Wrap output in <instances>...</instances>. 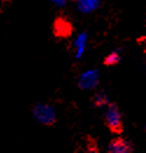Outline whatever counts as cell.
Returning <instances> with one entry per match:
<instances>
[{"mask_svg":"<svg viewBox=\"0 0 146 153\" xmlns=\"http://www.w3.org/2000/svg\"><path fill=\"white\" fill-rule=\"evenodd\" d=\"M104 125L111 133L115 134H120L124 131V124H123V118H122V112L117 103H109L107 109H106L104 117Z\"/></svg>","mask_w":146,"mask_h":153,"instance_id":"1","label":"cell"},{"mask_svg":"<svg viewBox=\"0 0 146 153\" xmlns=\"http://www.w3.org/2000/svg\"><path fill=\"white\" fill-rule=\"evenodd\" d=\"M52 29H53V34L55 38L64 40V39H69L73 35L75 27L67 16L60 14V15H56Z\"/></svg>","mask_w":146,"mask_h":153,"instance_id":"2","label":"cell"},{"mask_svg":"<svg viewBox=\"0 0 146 153\" xmlns=\"http://www.w3.org/2000/svg\"><path fill=\"white\" fill-rule=\"evenodd\" d=\"M132 143L123 137H117L111 139L107 145V152L110 153H131L133 152Z\"/></svg>","mask_w":146,"mask_h":153,"instance_id":"3","label":"cell"},{"mask_svg":"<svg viewBox=\"0 0 146 153\" xmlns=\"http://www.w3.org/2000/svg\"><path fill=\"white\" fill-rule=\"evenodd\" d=\"M34 116L36 117L39 122H41L44 125H54L56 122V117L49 106L39 105L34 111Z\"/></svg>","mask_w":146,"mask_h":153,"instance_id":"4","label":"cell"},{"mask_svg":"<svg viewBox=\"0 0 146 153\" xmlns=\"http://www.w3.org/2000/svg\"><path fill=\"white\" fill-rule=\"evenodd\" d=\"M120 60H122V57H120L119 54L117 51H112L104 59L103 64L105 67H113V65H117V64L119 63Z\"/></svg>","mask_w":146,"mask_h":153,"instance_id":"5","label":"cell"},{"mask_svg":"<svg viewBox=\"0 0 146 153\" xmlns=\"http://www.w3.org/2000/svg\"><path fill=\"white\" fill-rule=\"evenodd\" d=\"M93 104L95 106H102L104 104H107V98H106L105 94H97L93 98Z\"/></svg>","mask_w":146,"mask_h":153,"instance_id":"6","label":"cell"},{"mask_svg":"<svg viewBox=\"0 0 146 153\" xmlns=\"http://www.w3.org/2000/svg\"><path fill=\"white\" fill-rule=\"evenodd\" d=\"M13 0H0V5H4V4H11Z\"/></svg>","mask_w":146,"mask_h":153,"instance_id":"7","label":"cell"}]
</instances>
